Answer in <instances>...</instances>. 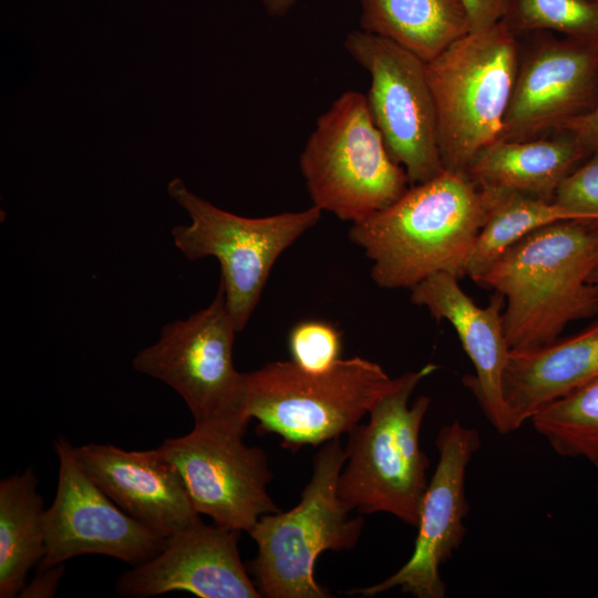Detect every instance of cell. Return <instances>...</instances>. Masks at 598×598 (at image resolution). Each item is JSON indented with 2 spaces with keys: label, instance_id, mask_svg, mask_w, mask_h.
<instances>
[{
  "label": "cell",
  "instance_id": "cell-1",
  "mask_svg": "<svg viewBox=\"0 0 598 598\" xmlns=\"http://www.w3.org/2000/svg\"><path fill=\"white\" fill-rule=\"evenodd\" d=\"M506 192L444 169L352 223L348 237L371 260V278L381 288L411 289L437 272L462 277L480 231Z\"/></svg>",
  "mask_w": 598,
  "mask_h": 598
},
{
  "label": "cell",
  "instance_id": "cell-2",
  "mask_svg": "<svg viewBox=\"0 0 598 598\" xmlns=\"http://www.w3.org/2000/svg\"><path fill=\"white\" fill-rule=\"evenodd\" d=\"M598 264V224L564 220L537 228L506 248L475 280L506 300L509 349L557 340L565 327L598 312L588 278Z\"/></svg>",
  "mask_w": 598,
  "mask_h": 598
},
{
  "label": "cell",
  "instance_id": "cell-3",
  "mask_svg": "<svg viewBox=\"0 0 598 598\" xmlns=\"http://www.w3.org/2000/svg\"><path fill=\"white\" fill-rule=\"evenodd\" d=\"M439 367L426 364L395 378L393 388L369 411V421L348 433L338 495L361 514L383 512L416 527L426 491L429 458L419 437L431 399L410 398Z\"/></svg>",
  "mask_w": 598,
  "mask_h": 598
},
{
  "label": "cell",
  "instance_id": "cell-4",
  "mask_svg": "<svg viewBox=\"0 0 598 598\" xmlns=\"http://www.w3.org/2000/svg\"><path fill=\"white\" fill-rule=\"evenodd\" d=\"M519 56L516 34L499 21L468 32L426 63L445 171L465 173L474 156L499 138Z\"/></svg>",
  "mask_w": 598,
  "mask_h": 598
},
{
  "label": "cell",
  "instance_id": "cell-5",
  "mask_svg": "<svg viewBox=\"0 0 598 598\" xmlns=\"http://www.w3.org/2000/svg\"><path fill=\"white\" fill-rule=\"evenodd\" d=\"M346 458L339 437L323 443L297 506L262 515L248 532L258 547L250 571L261 597H331L315 578L317 558L326 550L352 549L363 528L362 516L350 517L338 495Z\"/></svg>",
  "mask_w": 598,
  "mask_h": 598
},
{
  "label": "cell",
  "instance_id": "cell-6",
  "mask_svg": "<svg viewBox=\"0 0 598 598\" xmlns=\"http://www.w3.org/2000/svg\"><path fill=\"white\" fill-rule=\"evenodd\" d=\"M394 383L380 364L361 357L317 373L292 360L274 361L247 372V413L287 448L319 445L349 433Z\"/></svg>",
  "mask_w": 598,
  "mask_h": 598
},
{
  "label": "cell",
  "instance_id": "cell-7",
  "mask_svg": "<svg viewBox=\"0 0 598 598\" xmlns=\"http://www.w3.org/2000/svg\"><path fill=\"white\" fill-rule=\"evenodd\" d=\"M299 167L312 205L351 224L390 206L410 186L358 91L340 94L317 118Z\"/></svg>",
  "mask_w": 598,
  "mask_h": 598
},
{
  "label": "cell",
  "instance_id": "cell-8",
  "mask_svg": "<svg viewBox=\"0 0 598 598\" xmlns=\"http://www.w3.org/2000/svg\"><path fill=\"white\" fill-rule=\"evenodd\" d=\"M169 197L190 223L172 229L176 248L189 260L214 257L237 332L247 324L279 256L320 219L312 205L266 217H244L224 210L192 192L179 178L167 185Z\"/></svg>",
  "mask_w": 598,
  "mask_h": 598
},
{
  "label": "cell",
  "instance_id": "cell-9",
  "mask_svg": "<svg viewBox=\"0 0 598 598\" xmlns=\"http://www.w3.org/2000/svg\"><path fill=\"white\" fill-rule=\"evenodd\" d=\"M236 333L219 283L207 307L164 326L159 339L135 355L133 367L175 390L194 426L245 432L250 421L247 372L234 367Z\"/></svg>",
  "mask_w": 598,
  "mask_h": 598
},
{
  "label": "cell",
  "instance_id": "cell-10",
  "mask_svg": "<svg viewBox=\"0 0 598 598\" xmlns=\"http://www.w3.org/2000/svg\"><path fill=\"white\" fill-rule=\"evenodd\" d=\"M343 47L370 75L369 112L410 186L441 174L444 168L426 63L395 42L361 29L349 32Z\"/></svg>",
  "mask_w": 598,
  "mask_h": 598
},
{
  "label": "cell",
  "instance_id": "cell-11",
  "mask_svg": "<svg viewBox=\"0 0 598 598\" xmlns=\"http://www.w3.org/2000/svg\"><path fill=\"white\" fill-rule=\"evenodd\" d=\"M244 434L194 426L159 448L178 470L199 515L218 526L249 532L262 515L279 508L267 493L272 480L267 455L246 445Z\"/></svg>",
  "mask_w": 598,
  "mask_h": 598
},
{
  "label": "cell",
  "instance_id": "cell-12",
  "mask_svg": "<svg viewBox=\"0 0 598 598\" xmlns=\"http://www.w3.org/2000/svg\"><path fill=\"white\" fill-rule=\"evenodd\" d=\"M54 448L58 486L52 505L44 512L45 555L40 569L86 554L136 566L163 549L166 537L118 507L83 471L69 441L59 439Z\"/></svg>",
  "mask_w": 598,
  "mask_h": 598
},
{
  "label": "cell",
  "instance_id": "cell-13",
  "mask_svg": "<svg viewBox=\"0 0 598 598\" xmlns=\"http://www.w3.org/2000/svg\"><path fill=\"white\" fill-rule=\"evenodd\" d=\"M480 433L460 421L444 425L436 437L439 461L423 496L413 553L409 560L381 582L350 594L374 597L392 588L417 598H443L445 584L440 566L458 549L466 533V467L480 448Z\"/></svg>",
  "mask_w": 598,
  "mask_h": 598
},
{
  "label": "cell",
  "instance_id": "cell-14",
  "mask_svg": "<svg viewBox=\"0 0 598 598\" xmlns=\"http://www.w3.org/2000/svg\"><path fill=\"white\" fill-rule=\"evenodd\" d=\"M598 103V47L547 37L523 56L498 140L556 132Z\"/></svg>",
  "mask_w": 598,
  "mask_h": 598
},
{
  "label": "cell",
  "instance_id": "cell-15",
  "mask_svg": "<svg viewBox=\"0 0 598 598\" xmlns=\"http://www.w3.org/2000/svg\"><path fill=\"white\" fill-rule=\"evenodd\" d=\"M239 530L200 518L166 538L153 558L122 574V596L146 598L182 590L200 598H260L238 550Z\"/></svg>",
  "mask_w": 598,
  "mask_h": 598
},
{
  "label": "cell",
  "instance_id": "cell-16",
  "mask_svg": "<svg viewBox=\"0 0 598 598\" xmlns=\"http://www.w3.org/2000/svg\"><path fill=\"white\" fill-rule=\"evenodd\" d=\"M74 455L90 478L125 513L163 537L196 523V512L176 466L157 447L126 451L89 443Z\"/></svg>",
  "mask_w": 598,
  "mask_h": 598
},
{
  "label": "cell",
  "instance_id": "cell-17",
  "mask_svg": "<svg viewBox=\"0 0 598 598\" xmlns=\"http://www.w3.org/2000/svg\"><path fill=\"white\" fill-rule=\"evenodd\" d=\"M458 276L437 272L411 288V301L437 321L454 328L475 373L464 377L485 417L499 434L512 432L502 393L509 354L502 317L504 298L497 293L486 307L477 306L458 285Z\"/></svg>",
  "mask_w": 598,
  "mask_h": 598
},
{
  "label": "cell",
  "instance_id": "cell-18",
  "mask_svg": "<svg viewBox=\"0 0 598 598\" xmlns=\"http://www.w3.org/2000/svg\"><path fill=\"white\" fill-rule=\"evenodd\" d=\"M598 378V322L563 341L509 350L502 379L512 431Z\"/></svg>",
  "mask_w": 598,
  "mask_h": 598
},
{
  "label": "cell",
  "instance_id": "cell-19",
  "mask_svg": "<svg viewBox=\"0 0 598 598\" xmlns=\"http://www.w3.org/2000/svg\"><path fill=\"white\" fill-rule=\"evenodd\" d=\"M590 155L568 133L524 141L497 140L482 148L465 174L482 187L554 200L567 176Z\"/></svg>",
  "mask_w": 598,
  "mask_h": 598
},
{
  "label": "cell",
  "instance_id": "cell-20",
  "mask_svg": "<svg viewBox=\"0 0 598 598\" xmlns=\"http://www.w3.org/2000/svg\"><path fill=\"white\" fill-rule=\"evenodd\" d=\"M360 28L425 63L471 31L462 0H359Z\"/></svg>",
  "mask_w": 598,
  "mask_h": 598
},
{
  "label": "cell",
  "instance_id": "cell-21",
  "mask_svg": "<svg viewBox=\"0 0 598 598\" xmlns=\"http://www.w3.org/2000/svg\"><path fill=\"white\" fill-rule=\"evenodd\" d=\"M32 468L0 482V597L19 596L45 555L44 507Z\"/></svg>",
  "mask_w": 598,
  "mask_h": 598
},
{
  "label": "cell",
  "instance_id": "cell-22",
  "mask_svg": "<svg viewBox=\"0 0 598 598\" xmlns=\"http://www.w3.org/2000/svg\"><path fill=\"white\" fill-rule=\"evenodd\" d=\"M564 220L597 224L591 216L555 200L507 190L480 231L466 259L464 276L475 281L506 248L523 236Z\"/></svg>",
  "mask_w": 598,
  "mask_h": 598
},
{
  "label": "cell",
  "instance_id": "cell-23",
  "mask_svg": "<svg viewBox=\"0 0 598 598\" xmlns=\"http://www.w3.org/2000/svg\"><path fill=\"white\" fill-rule=\"evenodd\" d=\"M558 455L598 463V378L550 403L532 419Z\"/></svg>",
  "mask_w": 598,
  "mask_h": 598
},
{
  "label": "cell",
  "instance_id": "cell-24",
  "mask_svg": "<svg viewBox=\"0 0 598 598\" xmlns=\"http://www.w3.org/2000/svg\"><path fill=\"white\" fill-rule=\"evenodd\" d=\"M501 21L516 35L555 31L598 47L597 0H511Z\"/></svg>",
  "mask_w": 598,
  "mask_h": 598
},
{
  "label": "cell",
  "instance_id": "cell-25",
  "mask_svg": "<svg viewBox=\"0 0 598 598\" xmlns=\"http://www.w3.org/2000/svg\"><path fill=\"white\" fill-rule=\"evenodd\" d=\"M291 360L309 372H323L338 360L342 348L341 332L326 321L306 320L289 333Z\"/></svg>",
  "mask_w": 598,
  "mask_h": 598
},
{
  "label": "cell",
  "instance_id": "cell-26",
  "mask_svg": "<svg viewBox=\"0 0 598 598\" xmlns=\"http://www.w3.org/2000/svg\"><path fill=\"white\" fill-rule=\"evenodd\" d=\"M554 200L591 216L598 224V154L590 155L567 176Z\"/></svg>",
  "mask_w": 598,
  "mask_h": 598
},
{
  "label": "cell",
  "instance_id": "cell-27",
  "mask_svg": "<svg viewBox=\"0 0 598 598\" xmlns=\"http://www.w3.org/2000/svg\"><path fill=\"white\" fill-rule=\"evenodd\" d=\"M470 19L471 31L485 30L499 22L511 0H462Z\"/></svg>",
  "mask_w": 598,
  "mask_h": 598
},
{
  "label": "cell",
  "instance_id": "cell-28",
  "mask_svg": "<svg viewBox=\"0 0 598 598\" xmlns=\"http://www.w3.org/2000/svg\"><path fill=\"white\" fill-rule=\"evenodd\" d=\"M557 131L570 134L589 155L598 154V103L587 113L561 125Z\"/></svg>",
  "mask_w": 598,
  "mask_h": 598
},
{
  "label": "cell",
  "instance_id": "cell-29",
  "mask_svg": "<svg viewBox=\"0 0 598 598\" xmlns=\"http://www.w3.org/2000/svg\"><path fill=\"white\" fill-rule=\"evenodd\" d=\"M29 585L20 591V597L28 598H48L53 597L56 592L60 579L64 573L63 564L52 567L42 568Z\"/></svg>",
  "mask_w": 598,
  "mask_h": 598
},
{
  "label": "cell",
  "instance_id": "cell-30",
  "mask_svg": "<svg viewBox=\"0 0 598 598\" xmlns=\"http://www.w3.org/2000/svg\"><path fill=\"white\" fill-rule=\"evenodd\" d=\"M267 13L271 17H282L287 14L299 0H259Z\"/></svg>",
  "mask_w": 598,
  "mask_h": 598
},
{
  "label": "cell",
  "instance_id": "cell-31",
  "mask_svg": "<svg viewBox=\"0 0 598 598\" xmlns=\"http://www.w3.org/2000/svg\"><path fill=\"white\" fill-rule=\"evenodd\" d=\"M588 282L598 290V264L588 278Z\"/></svg>",
  "mask_w": 598,
  "mask_h": 598
},
{
  "label": "cell",
  "instance_id": "cell-32",
  "mask_svg": "<svg viewBox=\"0 0 598 598\" xmlns=\"http://www.w3.org/2000/svg\"><path fill=\"white\" fill-rule=\"evenodd\" d=\"M596 468H597V472H598V463L595 464ZM597 494H598V485H597Z\"/></svg>",
  "mask_w": 598,
  "mask_h": 598
},
{
  "label": "cell",
  "instance_id": "cell-33",
  "mask_svg": "<svg viewBox=\"0 0 598 598\" xmlns=\"http://www.w3.org/2000/svg\"><path fill=\"white\" fill-rule=\"evenodd\" d=\"M598 1V0H597Z\"/></svg>",
  "mask_w": 598,
  "mask_h": 598
}]
</instances>
